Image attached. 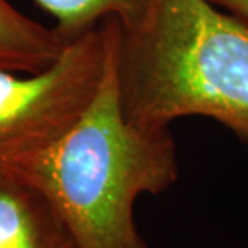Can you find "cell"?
Here are the masks:
<instances>
[{"label":"cell","instance_id":"6da1fadb","mask_svg":"<svg viewBox=\"0 0 248 248\" xmlns=\"http://www.w3.org/2000/svg\"><path fill=\"white\" fill-rule=\"evenodd\" d=\"M121 107L129 121L170 127L217 121L248 147V24L210 0H145L131 21L111 18Z\"/></svg>","mask_w":248,"mask_h":248},{"label":"cell","instance_id":"7a4b0ae2","mask_svg":"<svg viewBox=\"0 0 248 248\" xmlns=\"http://www.w3.org/2000/svg\"><path fill=\"white\" fill-rule=\"evenodd\" d=\"M110 48L98 91L64 136L13 174L60 216L74 248H148L136 224L142 195L170 188L179 174L170 127H147L123 111Z\"/></svg>","mask_w":248,"mask_h":248},{"label":"cell","instance_id":"3957f363","mask_svg":"<svg viewBox=\"0 0 248 248\" xmlns=\"http://www.w3.org/2000/svg\"><path fill=\"white\" fill-rule=\"evenodd\" d=\"M108 48L103 19L73 39L44 71H0V177L44 153L78 123L105 76Z\"/></svg>","mask_w":248,"mask_h":248},{"label":"cell","instance_id":"277c9868","mask_svg":"<svg viewBox=\"0 0 248 248\" xmlns=\"http://www.w3.org/2000/svg\"><path fill=\"white\" fill-rule=\"evenodd\" d=\"M0 248H74L47 198L15 176L0 177Z\"/></svg>","mask_w":248,"mask_h":248},{"label":"cell","instance_id":"5b68a950","mask_svg":"<svg viewBox=\"0 0 248 248\" xmlns=\"http://www.w3.org/2000/svg\"><path fill=\"white\" fill-rule=\"evenodd\" d=\"M71 42L57 28L34 21L8 0H0V71L41 73Z\"/></svg>","mask_w":248,"mask_h":248},{"label":"cell","instance_id":"8992f818","mask_svg":"<svg viewBox=\"0 0 248 248\" xmlns=\"http://www.w3.org/2000/svg\"><path fill=\"white\" fill-rule=\"evenodd\" d=\"M57 21V29L69 41L98 26L103 19L127 23L140 12L145 0H36Z\"/></svg>","mask_w":248,"mask_h":248},{"label":"cell","instance_id":"52a82bcc","mask_svg":"<svg viewBox=\"0 0 248 248\" xmlns=\"http://www.w3.org/2000/svg\"><path fill=\"white\" fill-rule=\"evenodd\" d=\"M210 2L248 24V0H210Z\"/></svg>","mask_w":248,"mask_h":248}]
</instances>
